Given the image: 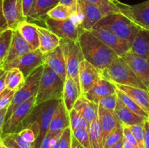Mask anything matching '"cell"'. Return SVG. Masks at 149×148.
<instances>
[{
	"instance_id": "6da1fadb",
	"label": "cell",
	"mask_w": 149,
	"mask_h": 148,
	"mask_svg": "<svg viewBox=\"0 0 149 148\" xmlns=\"http://www.w3.org/2000/svg\"><path fill=\"white\" fill-rule=\"evenodd\" d=\"M78 42L84 59L100 71L119 57L114 51L88 30H83Z\"/></svg>"
},
{
	"instance_id": "7a4b0ae2",
	"label": "cell",
	"mask_w": 149,
	"mask_h": 148,
	"mask_svg": "<svg viewBox=\"0 0 149 148\" xmlns=\"http://www.w3.org/2000/svg\"><path fill=\"white\" fill-rule=\"evenodd\" d=\"M61 101L62 99H58V100H50L39 104H36L23 123V129H26L29 123L33 122L39 125V134L34 143L33 144V148L40 147L41 144L49 130L50 122L53 117L55 110Z\"/></svg>"
},
{
	"instance_id": "3957f363",
	"label": "cell",
	"mask_w": 149,
	"mask_h": 148,
	"mask_svg": "<svg viewBox=\"0 0 149 148\" xmlns=\"http://www.w3.org/2000/svg\"><path fill=\"white\" fill-rule=\"evenodd\" d=\"M94 28H103L110 30L132 45L140 30L142 29L122 13L105 16Z\"/></svg>"
},
{
	"instance_id": "277c9868",
	"label": "cell",
	"mask_w": 149,
	"mask_h": 148,
	"mask_svg": "<svg viewBox=\"0 0 149 148\" xmlns=\"http://www.w3.org/2000/svg\"><path fill=\"white\" fill-rule=\"evenodd\" d=\"M65 82L48 66L44 64V70L36 96V105L45 102L63 98Z\"/></svg>"
},
{
	"instance_id": "5b68a950",
	"label": "cell",
	"mask_w": 149,
	"mask_h": 148,
	"mask_svg": "<svg viewBox=\"0 0 149 148\" xmlns=\"http://www.w3.org/2000/svg\"><path fill=\"white\" fill-rule=\"evenodd\" d=\"M102 78L111 83L146 89L126 62L119 57L101 71Z\"/></svg>"
},
{
	"instance_id": "8992f818",
	"label": "cell",
	"mask_w": 149,
	"mask_h": 148,
	"mask_svg": "<svg viewBox=\"0 0 149 148\" xmlns=\"http://www.w3.org/2000/svg\"><path fill=\"white\" fill-rule=\"evenodd\" d=\"M60 46L62 49L65 58L67 76L71 77L74 80L80 91L79 78V65L84 58L79 44L78 41H75L70 39H61Z\"/></svg>"
},
{
	"instance_id": "52a82bcc",
	"label": "cell",
	"mask_w": 149,
	"mask_h": 148,
	"mask_svg": "<svg viewBox=\"0 0 149 148\" xmlns=\"http://www.w3.org/2000/svg\"><path fill=\"white\" fill-rule=\"evenodd\" d=\"M43 70L44 65L36 68L29 76L26 77L23 86L15 91L13 101H12L10 107H8L5 122L11 116L13 110L19 104L29 100L31 97H36L38 90H39L41 78H42V73H43Z\"/></svg>"
},
{
	"instance_id": "ba28073f",
	"label": "cell",
	"mask_w": 149,
	"mask_h": 148,
	"mask_svg": "<svg viewBox=\"0 0 149 148\" xmlns=\"http://www.w3.org/2000/svg\"><path fill=\"white\" fill-rule=\"evenodd\" d=\"M47 28L61 39H70L77 41L80 34L84 30L81 27L77 13L66 20H54L49 17L44 19Z\"/></svg>"
},
{
	"instance_id": "9c48e42d",
	"label": "cell",
	"mask_w": 149,
	"mask_h": 148,
	"mask_svg": "<svg viewBox=\"0 0 149 148\" xmlns=\"http://www.w3.org/2000/svg\"><path fill=\"white\" fill-rule=\"evenodd\" d=\"M36 105V97L19 104L15 108L11 116L6 120L1 135L19 133L23 130V125Z\"/></svg>"
},
{
	"instance_id": "30bf717a",
	"label": "cell",
	"mask_w": 149,
	"mask_h": 148,
	"mask_svg": "<svg viewBox=\"0 0 149 148\" xmlns=\"http://www.w3.org/2000/svg\"><path fill=\"white\" fill-rule=\"evenodd\" d=\"M44 64H45V54L42 53L39 49H36L31 51L10 65L3 67L0 69H4V71H8L12 68H18L26 78L36 68Z\"/></svg>"
},
{
	"instance_id": "8fae6325",
	"label": "cell",
	"mask_w": 149,
	"mask_h": 148,
	"mask_svg": "<svg viewBox=\"0 0 149 148\" xmlns=\"http://www.w3.org/2000/svg\"><path fill=\"white\" fill-rule=\"evenodd\" d=\"M76 13L81 27L84 30L90 31L103 17L100 10L86 0H77Z\"/></svg>"
},
{
	"instance_id": "7c38bea8",
	"label": "cell",
	"mask_w": 149,
	"mask_h": 148,
	"mask_svg": "<svg viewBox=\"0 0 149 148\" xmlns=\"http://www.w3.org/2000/svg\"><path fill=\"white\" fill-rule=\"evenodd\" d=\"M121 13L144 30H149V0L135 4L128 5L118 2Z\"/></svg>"
},
{
	"instance_id": "4fadbf2b",
	"label": "cell",
	"mask_w": 149,
	"mask_h": 148,
	"mask_svg": "<svg viewBox=\"0 0 149 148\" xmlns=\"http://www.w3.org/2000/svg\"><path fill=\"white\" fill-rule=\"evenodd\" d=\"M0 10L4 13L8 23L9 28L16 30L27 17L23 12L22 0H1Z\"/></svg>"
},
{
	"instance_id": "5bb4252c",
	"label": "cell",
	"mask_w": 149,
	"mask_h": 148,
	"mask_svg": "<svg viewBox=\"0 0 149 148\" xmlns=\"http://www.w3.org/2000/svg\"><path fill=\"white\" fill-rule=\"evenodd\" d=\"M90 32L114 51L119 57L130 50L132 44L130 42L121 39L110 30L103 28H93Z\"/></svg>"
},
{
	"instance_id": "9a60e30c",
	"label": "cell",
	"mask_w": 149,
	"mask_h": 148,
	"mask_svg": "<svg viewBox=\"0 0 149 148\" xmlns=\"http://www.w3.org/2000/svg\"><path fill=\"white\" fill-rule=\"evenodd\" d=\"M149 91V59L128 52L121 56Z\"/></svg>"
},
{
	"instance_id": "2e32d148",
	"label": "cell",
	"mask_w": 149,
	"mask_h": 148,
	"mask_svg": "<svg viewBox=\"0 0 149 148\" xmlns=\"http://www.w3.org/2000/svg\"><path fill=\"white\" fill-rule=\"evenodd\" d=\"M79 78L81 94V95H84L101 79V71L86 59H83L79 65Z\"/></svg>"
},
{
	"instance_id": "e0dca14e",
	"label": "cell",
	"mask_w": 149,
	"mask_h": 148,
	"mask_svg": "<svg viewBox=\"0 0 149 148\" xmlns=\"http://www.w3.org/2000/svg\"><path fill=\"white\" fill-rule=\"evenodd\" d=\"M34 50L33 47L26 41L17 30H15L13 41L7 56L0 68L10 65L18 58L21 57L31 51Z\"/></svg>"
},
{
	"instance_id": "ac0fdd59",
	"label": "cell",
	"mask_w": 149,
	"mask_h": 148,
	"mask_svg": "<svg viewBox=\"0 0 149 148\" xmlns=\"http://www.w3.org/2000/svg\"><path fill=\"white\" fill-rule=\"evenodd\" d=\"M45 64H47L65 82L67 78L66 65L61 46L45 54Z\"/></svg>"
},
{
	"instance_id": "d6986e66",
	"label": "cell",
	"mask_w": 149,
	"mask_h": 148,
	"mask_svg": "<svg viewBox=\"0 0 149 148\" xmlns=\"http://www.w3.org/2000/svg\"><path fill=\"white\" fill-rule=\"evenodd\" d=\"M118 89L130 97L149 116V91L146 89L130 86L112 83Z\"/></svg>"
},
{
	"instance_id": "ffe728a7",
	"label": "cell",
	"mask_w": 149,
	"mask_h": 148,
	"mask_svg": "<svg viewBox=\"0 0 149 148\" xmlns=\"http://www.w3.org/2000/svg\"><path fill=\"white\" fill-rule=\"evenodd\" d=\"M114 112L118 120L124 126L145 124L148 120V118H147L140 116L135 113H134L132 110L128 108L118 97Z\"/></svg>"
},
{
	"instance_id": "44dd1931",
	"label": "cell",
	"mask_w": 149,
	"mask_h": 148,
	"mask_svg": "<svg viewBox=\"0 0 149 148\" xmlns=\"http://www.w3.org/2000/svg\"><path fill=\"white\" fill-rule=\"evenodd\" d=\"M68 127H70L69 113L65 108L62 99V101L55 110L47 133L52 134L60 133Z\"/></svg>"
},
{
	"instance_id": "7402d4cb",
	"label": "cell",
	"mask_w": 149,
	"mask_h": 148,
	"mask_svg": "<svg viewBox=\"0 0 149 148\" xmlns=\"http://www.w3.org/2000/svg\"><path fill=\"white\" fill-rule=\"evenodd\" d=\"M116 88L113 84L107 80L101 78L97 84L84 96H85L86 98L88 99L90 101L98 104L100 99L116 94Z\"/></svg>"
},
{
	"instance_id": "603a6c76",
	"label": "cell",
	"mask_w": 149,
	"mask_h": 148,
	"mask_svg": "<svg viewBox=\"0 0 149 148\" xmlns=\"http://www.w3.org/2000/svg\"><path fill=\"white\" fill-rule=\"evenodd\" d=\"M98 118L103 129V145L106 138L109 134L117 127L120 123L115 114L114 111L106 110L103 107H98Z\"/></svg>"
},
{
	"instance_id": "cb8c5ba5",
	"label": "cell",
	"mask_w": 149,
	"mask_h": 148,
	"mask_svg": "<svg viewBox=\"0 0 149 148\" xmlns=\"http://www.w3.org/2000/svg\"><path fill=\"white\" fill-rule=\"evenodd\" d=\"M37 30L39 38V47L41 52L46 54L60 46L61 38L51 31L47 28L37 26Z\"/></svg>"
},
{
	"instance_id": "d4e9b609",
	"label": "cell",
	"mask_w": 149,
	"mask_h": 148,
	"mask_svg": "<svg viewBox=\"0 0 149 148\" xmlns=\"http://www.w3.org/2000/svg\"><path fill=\"white\" fill-rule=\"evenodd\" d=\"M98 104L90 101L85 96L81 95L76 102L74 108L84 118L90 126L98 114Z\"/></svg>"
},
{
	"instance_id": "484cf974",
	"label": "cell",
	"mask_w": 149,
	"mask_h": 148,
	"mask_svg": "<svg viewBox=\"0 0 149 148\" xmlns=\"http://www.w3.org/2000/svg\"><path fill=\"white\" fill-rule=\"evenodd\" d=\"M81 92L79 89L78 86L77 85L74 80L71 77L67 76L64 85L63 94V101L65 107L69 113L72 109L76 102L77 101L81 96Z\"/></svg>"
},
{
	"instance_id": "4316f807",
	"label": "cell",
	"mask_w": 149,
	"mask_h": 148,
	"mask_svg": "<svg viewBox=\"0 0 149 148\" xmlns=\"http://www.w3.org/2000/svg\"><path fill=\"white\" fill-rule=\"evenodd\" d=\"M59 4V0H35L27 18L34 20H43L47 13Z\"/></svg>"
},
{
	"instance_id": "83f0119b",
	"label": "cell",
	"mask_w": 149,
	"mask_h": 148,
	"mask_svg": "<svg viewBox=\"0 0 149 148\" xmlns=\"http://www.w3.org/2000/svg\"><path fill=\"white\" fill-rule=\"evenodd\" d=\"M36 26L37 25L29 23L26 20L23 22L17 29L25 40L34 49H39V33Z\"/></svg>"
},
{
	"instance_id": "f1b7e54d",
	"label": "cell",
	"mask_w": 149,
	"mask_h": 148,
	"mask_svg": "<svg viewBox=\"0 0 149 148\" xmlns=\"http://www.w3.org/2000/svg\"><path fill=\"white\" fill-rule=\"evenodd\" d=\"M129 52L149 59V30H140Z\"/></svg>"
},
{
	"instance_id": "f546056e",
	"label": "cell",
	"mask_w": 149,
	"mask_h": 148,
	"mask_svg": "<svg viewBox=\"0 0 149 148\" xmlns=\"http://www.w3.org/2000/svg\"><path fill=\"white\" fill-rule=\"evenodd\" d=\"M88 131L92 148H103V129L99 121L98 115L90 124Z\"/></svg>"
},
{
	"instance_id": "4dcf8cb0",
	"label": "cell",
	"mask_w": 149,
	"mask_h": 148,
	"mask_svg": "<svg viewBox=\"0 0 149 148\" xmlns=\"http://www.w3.org/2000/svg\"><path fill=\"white\" fill-rule=\"evenodd\" d=\"M14 32V30L10 28L0 32V66L3 65L4 59L10 51Z\"/></svg>"
},
{
	"instance_id": "1f68e13d",
	"label": "cell",
	"mask_w": 149,
	"mask_h": 148,
	"mask_svg": "<svg viewBox=\"0 0 149 148\" xmlns=\"http://www.w3.org/2000/svg\"><path fill=\"white\" fill-rule=\"evenodd\" d=\"M26 77L18 68H12L8 71L6 80V86L10 90L17 91L24 84Z\"/></svg>"
},
{
	"instance_id": "d6a6232c",
	"label": "cell",
	"mask_w": 149,
	"mask_h": 148,
	"mask_svg": "<svg viewBox=\"0 0 149 148\" xmlns=\"http://www.w3.org/2000/svg\"><path fill=\"white\" fill-rule=\"evenodd\" d=\"M1 141L7 148H33V144L26 142L19 133L1 135Z\"/></svg>"
},
{
	"instance_id": "836d02e7",
	"label": "cell",
	"mask_w": 149,
	"mask_h": 148,
	"mask_svg": "<svg viewBox=\"0 0 149 148\" xmlns=\"http://www.w3.org/2000/svg\"><path fill=\"white\" fill-rule=\"evenodd\" d=\"M88 2L95 5L103 14V17L109 15L121 13V10L117 3L111 0H86Z\"/></svg>"
},
{
	"instance_id": "e575fe53",
	"label": "cell",
	"mask_w": 149,
	"mask_h": 148,
	"mask_svg": "<svg viewBox=\"0 0 149 148\" xmlns=\"http://www.w3.org/2000/svg\"><path fill=\"white\" fill-rule=\"evenodd\" d=\"M75 10L65 4H58L47 13V17L54 20H66L72 17Z\"/></svg>"
},
{
	"instance_id": "d590c367",
	"label": "cell",
	"mask_w": 149,
	"mask_h": 148,
	"mask_svg": "<svg viewBox=\"0 0 149 148\" xmlns=\"http://www.w3.org/2000/svg\"><path fill=\"white\" fill-rule=\"evenodd\" d=\"M116 94L117 95V97L128 107V108L130 109L131 110L135 113L136 114H138V115L142 116V117L147 118H149L148 115L130 97H129L128 95H127L125 93H124L123 91H122L121 90L118 89L116 88Z\"/></svg>"
},
{
	"instance_id": "8d00e7d4",
	"label": "cell",
	"mask_w": 149,
	"mask_h": 148,
	"mask_svg": "<svg viewBox=\"0 0 149 148\" xmlns=\"http://www.w3.org/2000/svg\"><path fill=\"white\" fill-rule=\"evenodd\" d=\"M70 127L72 131L79 129H89V124L84 118L75 109H72L69 112Z\"/></svg>"
},
{
	"instance_id": "74e56055",
	"label": "cell",
	"mask_w": 149,
	"mask_h": 148,
	"mask_svg": "<svg viewBox=\"0 0 149 148\" xmlns=\"http://www.w3.org/2000/svg\"><path fill=\"white\" fill-rule=\"evenodd\" d=\"M124 139V126L122 123L118 124L117 127L108 136L103 145V148H111L122 139Z\"/></svg>"
},
{
	"instance_id": "f35d334b",
	"label": "cell",
	"mask_w": 149,
	"mask_h": 148,
	"mask_svg": "<svg viewBox=\"0 0 149 148\" xmlns=\"http://www.w3.org/2000/svg\"><path fill=\"white\" fill-rule=\"evenodd\" d=\"M144 125L138 124L132 126H127L135 137L138 142V148H145V140H144Z\"/></svg>"
},
{
	"instance_id": "ab89813d",
	"label": "cell",
	"mask_w": 149,
	"mask_h": 148,
	"mask_svg": "<svg viewBox=\"0 0 149 148\" xmlns=\"http://www.w3.org/2000/svg\"><path fill=\"white\" fill-rule=\"evenodd\" d=\"M73 136L85 148H92L90 143V134L87 129H79L72 131Z\"/></svg>"
},
{
	"instance_id": "60d3db41",
	"label": "cell",
	"mask_w": 149,
	"mask_h": 148,
	"mask_svg": "<svg viewBox=\"0 0 149 148\" xmlns=\"http://www.w3.org/2000/svg\"><path fill=\"white\" fill-rule=\"evenodd\" d=\"M15 91L6 88L2 92L0 93V110L8 108L13 100Z\"/></svg>"
},
{
	"instance_id": "b9f144b4",
	"label": "cell",
	"mask_w": 149,
	"mask_h": 148,
	"mask_svg": "<svg viewBox=\"0 0 149 148\" xmlns=\"http://www.w3.org/2000/svg\"><path fill=\"white\" fill-rule=\"evenodd\" d=\"M116 102H117V95L116 94H113L100 99L98 105L106 110L114 111L116 106Z\"/></svg>"
},
{
	"instance_id": "7bdbcfd3",
	"label": "cell",
	"mask_w": 149,
	"mask_h": 148,
	"mask_svg": "<svg viewBox=\"0 0 149 148\" xmlns=\"http://www.w3.org/2000/svg\"><path fill=\"white\" fill-rule=\"evenodd\" d=\"M73 133L71 127L64 129L59 139L60 148H71Z\"/></svg>"
},
{
	"instance_id": "ee69618b",
	"label": "cell",
	"mask_w": 149,
	"mask_h": 148,
	"mask_svg": "<svg viewBox=\"0 0 149 148\" xmlns=\"http://www.w3.org/2000/svg\"><path fill=\"white\" fill-rule=\"evenodd\" d=\"M19 134L26 142H29V143L33 144L36 139V136L34 132L29 128L23 129L21 131L19 132Z\"/></svg>"
},
{
	"instance_id": "f6af8a7d",
	"label": "cell",
	"mask_w": 149,
	"mask_h": 148,
	"mask_svg": "<svg viewBox=\"0 0 149 148\" xmlns=\"http://www.w3.org/2000/svg\"><path fill=\"white\" fill-rule=\"evenodd\" d=\"M124 137H125V140L127 141L128 142H130L132 145L138 148V142H137L136 139H135V137L134 136L133 133H132L130 129L127 126H124Z\"/></svg>"
},
{
	"instance_id": "bcb514c9",
	"label": "cell",
	"mask_w": 149,
	"mask_h": 148,
	"mask_svg": "<svg viewBox=\"0 0 149 148\" xmlns=\"http://www.w3.org/2000/svg\"><path fill=\"white\" fill-rule=\"evenodd\" d=\"M35 0H22V4H23V12L24 15L27 17L29 12L31 10L32 7L33 5Z\"/></svg>"
},
{
	"instance_id": "7dc6e473",
	"label": "cell",
	"mask_w": 149,
	"mask_h": 148,
	"mask_svg": "<svg viewBox=\"0 0 149 148\" xmlns=\"http://www.w3.org/2000/svg\"><path fill=\"white\" fill-rule=\"evenodd\" d=\"M8 74V71H4V69H0V93L2 92L7 86H6V80Z\"/></svg>"
},
{
	"instance_id": "c3c4849f",
	"label": "cell",
	"mask_w": 149,
	"mask_h": 148,
	"mask_svg": "<svg viewBox=\"0 0 149 148\" xmlns=\"http://www.w3.org/2000/svg\"><path fill=\"white\" fill-rule=\"evenodd\" d=\"M7 110H8V108H4L0 110V131H1V133L3 131V128H4V123H5Z\"/></svg>"
},
{
	"instance_id": "681fc988",
	"label": "cell",
	"mask_w": 149,
	"mask_h": 148,
	"mask_svg": "<svg viewBox=\"0 0 149 148\" xmlns=\"http://www.w3.org/2000/svg\"><path fill=\"white\" fill-rule=\"evenodd\" d=\"M60 4H65V5L68 6V7H71L73 10H77V0H59Z\"/></svg>"
},
{
	"instance_id": "f907efd6",
	"label": "cell",
	"mask_w": 149,
	"mask_h": 148,
	"mask_svg": "<svg viewBox=\"0 0 149 148\" xmlns=\"http://www.w3.org/2000/svg\"><path fill=\"white\" fill-rule=\"evenodd\" d=\"M144 140L145 148H149V124L148 121L144 125Z\"/></svg>"
},
{
	"instance_id": "816d5d0a",
	"label": "cell",
	"mask_w": 149,
	"mask_h": 148,
	"mask_svg": "<svg viewBox=\"0 0 149 148\" xmlns=\"http://www.w3.org/2000/svg\"><path fill=\"white\" fill-rule=\"evenodd\" d=\"M52 133H47L46 136L45 137V139L42 141V144H41V146L39 148H49L50 146H49V142H50L51 136H52Z\"/></svg>"
},
{
	"instance_id": "f5cc1de1",
	"label": "cell",
	"mask_w": 149,
	"mask_h": 148,
	"mask_svg": "<svg viewBox=\"0 0 149 148\" xmlns=\"http://www.w3.org/2000/svg\"><path fill=\"white\" fill-rule=\"evenodd\" d=\"M71 148H85L74 136L72 137V145Z\"/></svg>"
},
{
	"instance_id": "db71d44e",
	"label": "cell",
	"mask_w": 149,
	"mask_h": 148,
	"mask_svg": "<svg viewBox=\"0 0 149 148\" xmlns=\"http://www.w3.org/2000/svg\"><path fill=\"white\" fill-rule=\"evenodd\" d=\"M124 142H125V137L123 139L119 142L118 143H116V145H114L113 146H112L111 148H123L124 147Z\"/></svg>"
},
{
	"instance_id": "11a10c76",
	"label": "cell",
	"mask_w": 149,
	"mask_h": 148,
	"mask_svg": "<svg viewBox=\"0 0 149 148\" xmlns=\"http://www.w3.org/2000/svg\"><path fill=\"white\" fill-rule=\"evenodd\" d=\"M124 148H138L136 147H135L134 145H132V144H130V142H128L127 141H126L125 139V142H124Z\"/></svg>"
},
{
	"instance_id": "9f6ffc18",
	"label": "cell",
	"mask_w": 149,
	"mask_h": 148,
	"mask_svg": "<svg viewBox=\"0 0 149 148\" xmlns=\"http://www.w3.org/2000/svg\"><path fill=\"white\" fill-rule=\"evenodd\" d=\"M0 148H7V147L5 146V145L4 144V142L1 140H0Z\"/></svg>"
},
{
	"instance_id": "6f0895ef",
	"label": "cell",
	"mask_w": 149,
	"mask_h": 148,
	"mask_svg": "<svg viewBox=\"0 0 149 148\" xmlns=\"http://www.w3.org/2000/svg\"><path fill=\"white\" fill-rule=\"evenodd\" d=\"M49 148H60V145H59V142H58V143L55 144V145H53V146L50 147Z\"/></svg>"
},
{
	"instance_id": "680465c9",
	"label": "cell",
	"mask_w": 149,
	"mask_h": 148,
	"mask_svg": "<svg viewBox=\"0 0 149 148\" xmlns=\"http://www.w3.org/2000/svg\"><path fill=\"white\" fill-rule=\"evenodd\" d=\"M111 1H113V2H116V3L119 2V0H111Z\"/></svg>"
},
{
	"instance_id": "91938a15",
	"label": "cell",
	"mask_w": 149,
	"mask_h": 148,
	"mask_svg": "<svg viewBox=\"0 0 149 148\" xmlns=\"http://www.w3.org/2000/svg\"><path fill=\"white\" fill-rule=\"evenodd\" d=\"M148 124H149V118H148Z\"/></svg>"
},
{
	"instance_id": "94428289",
	"label": "cell",
	"mask_w": 149,
	"mask_h": 148,
	"mask_svg": "<svg viewBox=\"0 0 149 148\" xmlns=\"http://www.w3.org/2000/svg\"><path fill=\"white\" fill-rule=\"evenodd\" d=\"M123 148H124V147H123Z\"/></svg>"
}]
</instances>
